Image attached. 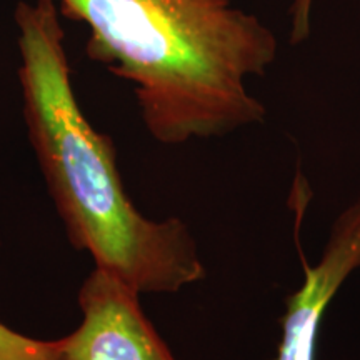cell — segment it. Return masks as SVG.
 <instances>
[{"label":"cell","instance_id":"obj_5","mask_svg":"<svg viewBox=\"0 0 360 360\" xmlns=\"http://www.w3.org/2000/svg\"><path fill=\"white\" fill-rule=\"evenodd\" d=\"M0 360H64V357L60 339H32L0 322Z\"/></svg>","mask_w":360,"mask_h":360},{"label":"cell","instance_id":"obj_4","mask_svg":"<svg viewBox=\"0 0 360 360\" xmlns=\"http://www.w3.org/2000/svg\"><path fill=\"white\" fill-rule=\"evenodd\" d=\"M359 269L360 197L337 217L321 262L304 267V282L287 299L282 337L276 357L270 360H315L328 304Z\"/></svg>","mask_w":360,"mask_h":360},{"label":"cell","instance_id":"obj_1","mask_svg":"<svg viewBox=\"0 0 360 360\" xmlns=\"http://www.w3.org/2000/svg\"><path fill=\"white\" fill-rule=\"evenodd\" d=\"M13 22L27 132L75 249L139 294H172L204 281L207 269L186 222H159L135 209L114 142L85 117L56 0H20Z\"/></svg>","mask_w":360,"mask_h":360},{"label":"cell","instance_id":"obj_2","mask_svg":"<svg viewBox=\"0 0 360 360\" xmlns=\"http://www.w3.org/2000/svg\"><path fill=\"white\" fill-rule=\"evenodd\" d=\"M87 27L85 53L134 85L143 125L179 146L262 124L247 89L276 62L277 37L236 0H56Z\"/></svg>","mask_w":360,"mask_h":360},{"label":"cell","instance_id":"obj_6","mask_svg":"<svg viewBox=\"0 0 360 360\" xmlns=\"http://www.w3.org/2000/svg\"><path fill=\"white\" fill-rule=\"evenodd\" d=\"M314 0H295L292 4L290 15V40L294 44L304 42L310 35V11H312Z\"/></svg>","mask_w":360,"mask_h":360},{"label":"cell","instance_id":"obj_3","mask_svg":"<svg viewBox=\"0 0 360 360\" xmlns=\"http://www.w3.org/2000/svg\"><path fill=\"white\" fill-rule=\"evenodd\" d=\"M139 295L119 277L94 269L79 292L82 322L60 339L64 360H175Z\"/></svg>","mask_w":360,"mask_h":360}]
</instances>
